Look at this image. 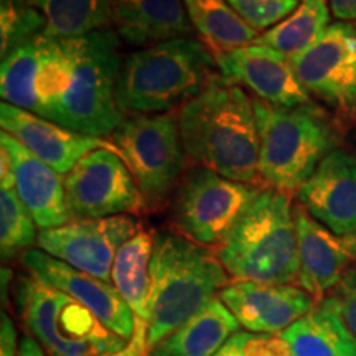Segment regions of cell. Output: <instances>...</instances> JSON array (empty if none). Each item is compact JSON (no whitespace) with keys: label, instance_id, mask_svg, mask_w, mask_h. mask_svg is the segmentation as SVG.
Here are the masks:
<instances>
[{"label":"cell","instance_id":"83f0119b","mask_svg":"<svg viewBox=\"0 0 356 356\" xmlns=\"http://www.w3.org/2000/svg\"><path fill=\"white\" fill-rule=\"evenodd\" d=\"M47 22L32 0H0V55L2 60L30 40L44 33Z\"/></svg>","mask_w":356,"mask_h":356},{"label":"cell","instance_id":"cb8c5ba5","mask_svg":"<svg viewBox=\"0 0 356 356\" xmlns=\"http://www.w3.org/2000/svg\"><path fill=\"white\" fill-rule=\"evenodd\" d=\"M154 236L140 229L119 249L113 266V286L132 310L136 322L149 327L150 259Z\"/></svg>","mask_w":356,"mask_h":356},{"label":"cell","instance_id":"44dd1931","mask_svg":"<svg viewBox=\"0 0 356 356\" xmlns=\"http://www.w3.org/2000/svg\"><path fill=\"white\" fill-rule=\"evenodd\" d=\"M238 320L216 297L188 322L177 328L149 356H213L239 332Z\"/></svg>","mask_w":356,"mask_h":356},{"label":"cell","instance_id":"30bf717a","mask_svg":"<svg viewBox=\"0 0 356 356\" xmlns=\"http://www.w3.org/2000/svg\"><path fill=\"white\" fill-rule=\"evenodd\" d=\"M307 92L345 121L356 119V25L337 22L304 53L292 58Z\"/></svg>","mask_w":356,"mask_h":356},{"label":"cell","instance_id":"836d02e7","mask_svg":"<svg viewBox=\"0 0 356 356\" xmlns=\"http://www.w3.org/2000/svg\"><path fill=\"white\" fill-rule=\"evenodd\" d=\"M19 356H48L33 337H24L19 343Z\"/></svg>","mask_w":356,"mask_h":356},{"label":"cell","instance_id":"8992f818","mask_svg":"<svg viewBox=\"0 0 356 356\" xmlns=\"http://www.w3.org/2000/svg\"><path fill=\"white\" fill-rule=\"evenodd\" d=\"M259 129V172L266 188L299 191L320 162L337 149L338 134L317 104L274 108L254 99Z\"/></svg>","mask_w":356,"mask_h":356},{"label":"cell","instance_id":"f546056e","mask_svg":"<svg viewBox=\"0 0 356 356\" xmlns=\"http://www.w3.org/2000/svg\"><path fill=\"white\" fill-rule=\"evenodd\" d=\"M356 338V269H350L341 282L323 299Z\"/></svg>","mask_w":356,"mask_h":356},{"label":"cell","instance_id":"7c38bea8","mask_svg":"<svg viewBox=\"0 0 356 356\" xmlns=\"http://www.w3.org/2000/svg\"><path fill=\"white\" fill-rule=\"evenodd\" d=\"M131 215L97 220H73L51 229H40L37 246L74 269L113 284V266L119 249L139 233Z\"/></svg>","mask_w":356,"mask_h":356},{"label":"cell","instance_id":"603a6c76","mask_svg":"<svg viewBox=\"0 0 356 356\" xmlns=\"http://www.w3.org/2000/svg\"><path fill=\"white\" fill-rule=\"evenodd\" d=\"M195 33L216 58L254 43L259 37L226 0H184Z\"/></svg>","mask_w":356,"mask_h":356},{"label":"cell","instance_id":"277c9868","mask_svg":"<svg viewBox=\"0 0 356 356\" xmlns=\"http://www.w3.org/2000/svg\"><path fill=\"white\" fill-rule=\"evenodd\" d=\"M210 249L185 236L160 231L150 259L149 350L188 322L229 284Z\"/></svg>","mask_w":356,"mask_h":356},{"label":"cell","instance_id":"7402d4cb","mask_svg":"<svg viewBox=\"0 0 356 356\" xmlns=\"http://www.w3.org/2000/svg\"><path fill=\"white\" fill-rule=\"evenodd\" d=\"M280 337L292 356H356V338L323 300Z\"/></svg>","mask_w":356,"mask_h":356},{"label":"cell","instance_id":"1f68e13d","mask_svg":"<svg viewBox=\"0 0 356 356\" xmlns=\"http://www.w3.org/2000/svg\"><path fill=\"white\" fill-rule=\"evenodd\" d=\"M0 186L2 190L15 188V168L10 154L3 145H0Z\"/></svg>","mask_w":356,"mask_h":356},{"label":"cell","instance_id":"5bb4252c","mask_svg":"<svg viewBox=\"0 0 356 356\" xmlns=\"http://www.w3.org/2000/svg\"><path fill=\"white\" fill-rule=\"evenodd\" d=\"M299 204L325 228L356 244V155L335 149L297 191Z\"/></svg>","mask_w":356,"mask_h":356},{"label":"cell","instance_id":"4316f807","mask_svg":"<svg viewBox=\"0 0 356 356\" xmlns=\"http://www.w3.org/2000/svg\"><path fill=\"white\" fill-rule=\"evenodd\" d=\"M37 222L22 203L15 188L0 193V252L2 259L24 254L37 244Z\"/></svg>","mask_w":356,"mask_h":356},{"label":"cell","instance_id":"9a60e30c","mask_svg":"<svg viewBox=\"0 0 356 356\" xmlns=\"http://www.w3.org/2000/svg\"><path fill=\"white\" fill-rule=\"evenodd\" d=\"M218 297L248 332L270 335L287 330L318 304L302 287L252 280L229 282Z\"/></svg>","mask_w":356,"mask_h":356},{"label":"cell","instance_id":"e575fe53","mask_svg":"<svg viewBox=\"0 0 356 356\" xmlns=\"http://www.w3.org/2000/svg\"><path fill=\"white\" fill-rule=\"evenodd\" d=\"M213 356H248L246 351H244V348H243L241 338H239V332L236 333V335L231 337L229 340L226 341V345Z\"/></svg>","mask_w":356,"mask_h":356},{"label":"cell","instance_id":"ac0fdd59","mask_svg":"<svg viewBox=\"0 0 356 356\" xmlns=\"http://www.w3.org/2000/svg\"><path fill=\"white\" fill-rule=\"evenodd\" d=\"M0 126L3 132L19 140L61 175L70 173L79 160L92 150L114 147L102 137L74 132L8 102L0 104Z\"/></svg>","mask_w":356,"mask_h":356},{"label":"cell","instance_id":"484cf974","mask_svg":"<svg viewBox=\"0 0 356 356\" xmlns=\"http://www.w3.org/2000/svg\"><path fill=\"white\" fill-rule=\"evenodd\" d=\"M47 22L44 35L81 37L111 29V0H32Z\"/></svg>","mask_w":356,"mask_h":356},{"label":"cell","instance_id":"d6986e66","mask_svg":"<svg viewBox=\"0 0 356 356\" xmlns=\"http://www.w3.org/2000/svg\"><path fill=\"white\" fill-rule=\"evenodd\" d=\"M0 145L10 154L15 168V190L40 229H51L73 221L66 203L65 178L30 152L7 132L0 134Z\"/></svg>","mask_w":356,"mask_h":356},{"label":"cell","instance_id":"9c48e42d","mask_svg":"<svg viewBox=\"0 0 356 356\" xmlns=\"http://www.w3.org/2000/svg\"><path fill=\"white\" fill-rule=\"evenodd\" d=\"M262 188L231 180L210 168L190 167L172 197V221L190 241L221 248Z\"/></svg>","mask_w":356,"mask_h":356},{"label":"cell","instance_id":"ba28073f","mask_svg":"<svg viewBox=\"0 0 356 356\" xmlns=\"http://www.w3.org/2000/svg\"><path fill=\"white\" fill-rule=\"evenodd\" d=\"M140 191L144 210L155 211L173 197L185 175L186 154L173 113L132 114L109 136Z\"/></svg>","mask_w":356,"mask_h":356},{"label":"cell","instance_id":"3957f363","mask_svg":"<svg viewBox=\"0 0 356 356\" xmlns=\"http://www.w3.org/2000/svg\"><path fill=\"white\" fill-rule=\"evenodd\" d=\"M220 74L216 56L198 38L165 40L122 58L115 101L124 115L172 113Z\"/></svg>","mask_w":356,"mask_h":356},{"label":"cell","instance_id":"4fadbf2b","mask_svg":"<svg viewBox=\"0 0 356 356\" xmlns=\"http://www.w3.org/2000/svg\"><path fill=\"white\" fill-rule=\"evenodd\" d=\"M20 262L26 273L35 275L47 286L65 292L71 299L91 310L102 325L115 335L126 341L132 340L136 318L113 284L81 273L66 262L47 254L42 249L25 251L20 254Z\"/></svg>","mask_w":356,"mask_h":356},{"label":"cell","instance_id":"e0dca14e","mask_svg":"<svg viewBox=\"0 0 356 356\" xmlns=\"http://www.w3.org/2000/svg\"><path fill=\"white\" fill-rule=\"evenodd\" d=\"M293 222L299 249L297 282L322 302L350 270L351 261L356 259V244L325 228L300 204L293 208Z\"/></svg>","mask_w":356,"mask_h":356},{"label":"cell","instance_id":"6da1fadb","mask_svg":"<svg viewBox=\"0 0 356 356\" xmlns=\"http://www.w3.org/2000/svg\"><path fill=\"white\" fill-rule=\"evenodd\" d=\"M121 42L113 29L38 35L2 60L0 96L74 132L109 137L126 118L115 101Z\"/></svg>","mask_w":356,"mask_h":356},{"label":"cell","instance_id":"ffe728a7","mask_svg":"<svg viewBox=\"0 0 356 356\" xmlns=\"http://www.w3.org/2000/svg\"><path fill=\"white\" fill-rule=\"evenodd\" d=\"M111 20L122 42L139 48L195 35L184 0H111Z\"/></svg>","mask_w":356,"mask_h":356},{"label":"cell","instance_id":"f1b7e54d","mask_svg":"<svg viewBox=\"0 0 356 356\" xmlns=\"http://www.w3.org/2000/svg\"><path fill=\"white\" fill-rule=\"evenodd\" d=\"M257 33H264L287 19L302 0H226Z\"/></svg>","mask_w":356,"mask_h":356},{"label":"cell","instance_id":"7a4b0ae2","mask_svg":"<svg viewBox=\"0 0 356 356\" xmlns=\"http://www.w3.org/2000/svg\"><path fill=\"white\" fill-rule=\"evenodd\" d=\"M184 149L195 165L262 186L254 102L226 76L213 79L177 113Z\"/></svg>","mask_w":356,"mask_h":356},{"label":"cell","instance_id":"d6a6232c","mask_svg":"<svg viewBox=\"0 0 356 356\" xmlns=\"http://www.w3.org/2000/svg\"><path fill=\"white\" fill-rule=\"evenodd\" d=\"M333 15L341 22H356V0H327Z\"/></svg>","mask_w":356,"mask_h":356},{"label":"cell","instance_id":"d4e9b609","mask_svg":"<svg viewBox=\"0 0 356 356\" xmlns=\"http://www.w3.org/2000/svg\"><path fill=\"white\" fill-rule=\"evenodd\" d=\"M330 7L327 0H302L300 6L254 40L256 44L270 48L292 58L304 53L328 29Z\"/></svg>","mask_w":356,"mask_h":356},{"label":"cell","instance_id":"8fae6325","mask_svg":"<svg viewBox=\"0 0 356 356\" xmlns=\"http://www.w3.org/2000/svg\"><path fill=\"white\" fill-rule=\"evenodd\" d=\"M73 220H97L144 210L140 191L115 147L84 155L65 177Z\"/></svg>","mask_w":356,"mask_h":356},{"label":"cell","instance_id":"52a82bcc","mask_svg":"<svg viewBox=\"0 0 356 356\" xmlns=\"http://www.w3.org/2000/svg\"><path fill=\"white\" fill-rule=\"evenodd\" d=\"M15 300L26 330L48 356H109L129 343L83 304L32 274L17 280Z\"/></svg>","mask_w":356,"mask_h":356},{"label":"cell","instance_id":"2e32d148","mask_svg":"<svg viewBox=\"0 0 356 356\" xmlns=\"http://www.w3.org/2000/svg\"><path fill=\"white\" fill-rule=\"evenodd\" d=\"M221 74L248 88L274 108H299L314 104L312 96L297 78L291 58L262 44L251 43L216 58Z\"/></svg>","mask_w":356,"mask_h":356},{"label":"cell","instance_id":"4dcf8cb0","mask_svg":"<svg viewBox=\"0 0 356 356\" xmlns=\"http://www.w3.org/2000/svg\"><path fill=\"white\" fill-rule=\"evenodd\" d=\"M0 356H19V337H17L13 320L2 312L0 325Z\"/></svg>","mask_w":356,"mask_h":356},{"label":"cell","instance_id":"5b68a950","mask_svg":"<svg viewBox=\"0 0 356 356\" xmlns=\"http://www.w3.org/2000/svg\"><path fill=\"white\" fill-rule=\"evenodd\" d=\"M216 256L234 280L297 282L299 249L289 195L262 188Z\"/></svg>","mask_w":356,"mask_h":356}]
</instances>
